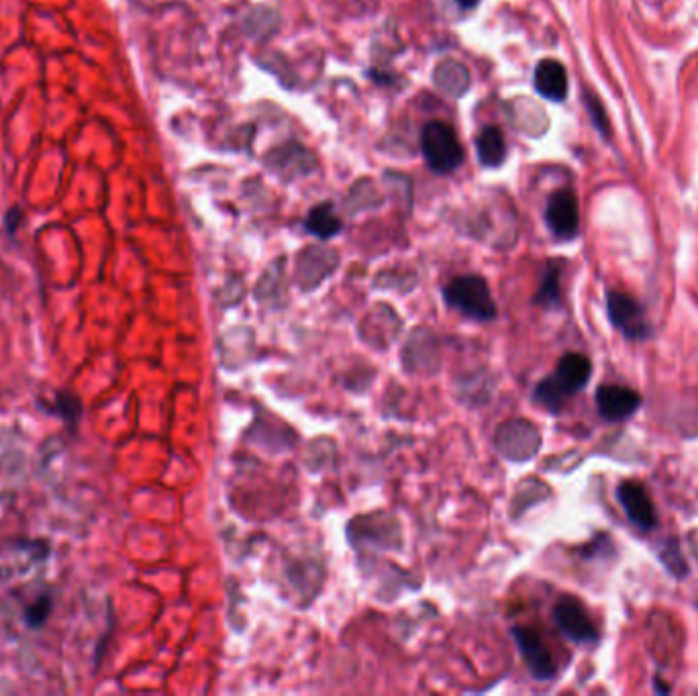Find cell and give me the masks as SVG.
Wrapping results in <instances>:
<instances>
[{"instance_id": "6da1fadb", "label": "cell", "mask_w": 698, "mask_h": 696, "mask_svg": "<svg viewBox=\"0 0 698 696\" xmlns=\"http://www.w3.org/2000/svg\"><path fill=\"white\" fill-rule=\"evenodd\" d=\"M592 374L590 360L582 354H566L558 366L556 374L545 378L535 388V401L550 413H560L570 396L580 392Z\"/></svg>"}, {"instance_id": "7a4b0ae2", "label": "cell", "mask_w": 698, "mask_h": 696, "mask_svg": "<svg viewBox=\"0 0 698 696\" xmlns=\"http://www.w3.org/2000/svg\"><path fill=\"white\" fill-rule=\"evenodd\" d=\"M447 307L460 311L474 321H492L496 317V305L490 288L480 276H460L443 288Z\"/></svg>"}, {"instance_id": "3957f363", "label": "cell", "mask_w": 698, "mask_h": 696, "mask_svg": "<svg viewBox=\"0 0 698 696\" xmlns=\"http://www.w3.org/2000/svg\"><path fill=\"white\" fill-rule=\"evenodd\" d=\"M421 149L425 162L437 174L454 172L464 162V149L458 135L441 121H431L423 127Z\"/></svg>"}, {"instance_id": "277c9868", "label": "cell", "mask_w": 698, "mask_h": 696, "mask_svg": "<svg viewBox=\"0 0 698 696\" xmlns=\"http://www.w3.org/2000/svg\"><path fill=\"white\" fill-rule=\"evenodd\" d=\"M607 311L611 323L627 337L633 341L647 339L652 333L650 323L645 319L643 309L635 303V298H631L625 292L611 290L607 294Z\"/></svg>"}, {"instance_id": "5b68a950", "label": "cell", "mask_w": 698, "mask_h": 696, "mask_svg": "<svg viewBox=\"0 0 698 696\" xmlns=\"http://www.w3.org/2000/svg\"><path fill=\"white\" fill-rule=\"evenodd\" d=\"M496 443H498V450H501L503 456H507L509 460H515V462H523V460H529L537 454L539 445H541V437H539V431L531 423H527L523 419H515V421H509L501 429H498Z\"/></svg>"}, {"instance_id": "8992f818", "label": "cell", "mask_w": 698, "mask_h": 696, "mask_svg": "<svg viewBox=\"0 0 698 696\" xmlns=\"http://www.w3.org/2000/svg\"><path fill=\"white\" fill-rule=\"evenodd\" d=\"M513 637L531 676L535 680H552L556 676V662L541 635L531 627H513Z\"/></svg>"}, {"instance_id": "52a82bcc", "label": "cell", "mask_w": 698, "mask_h": 696, "mask_svg": "<svg viewBox=\"0 0 698 696\" xmlns=\"http://www.w3.org/2000/svg\"><path fill=\"white\" fill-rule=\"evenodd\" d=\"M545 223L558 239H574L580 227L578 201L570 188L556 190L545 207Z\"/></svg>"}, {"instance_id": "ba28073f", "label": "cell", "mask_w": 698, "mask_h": 696, "mask_svg": "<svg viewBox=\"0 0 698 696\" xmlns=\"http://www.w3.org/2000/svg\"><path fill=\"white\" fill-rule=\"evenodd\" d=\"M554 621L558 629L574 643H596L598 631L586 609L574 596H562L554 607Z\"/></svg>"}, {"instance_id": "9c48e42d", "label": "cell", "mask_w": 698, "mask_h": 696, "mask_svg": "<svg viewBox=\"0 0 698 696\" xmlns=\"http://www.w3.org/2000/svg\"><path fill=\"white\" fill-rule=\"evenodd\" d=\"M641 405V396L621 384H605L596 390V407L598 415L605 421H625L629 419Z\"/></svg>"}, {"instance_id": "30bf717a", "label": "cell", "mask_w": 698, "mask_h": 696, "mask_svg": "<svg viewBox=\"0 0 698 696\" xmlns=\"http://www.w3.org/2000/svg\"><path fill=\"white\" fill-rule=\"evenodd\" d=\"M619 503L623 511L627 513L629 521L639 527L641 531H652L658 525L656 509L650 499V494L639 484V482H625L617 490Z\"/></svg>"}, {"instance_id": "8fae6325", "label": "cell", "mask_w": 698, "mask_h": 696, "mask_svg": "<svg viewBox=\"0 0 698 696\" xmlns=\"http://www.w3.org/2000/svg\"><path fill=\"white\" fill-rule=\"evenodd\" d=\"M535 90L547 101L562 103L568 96V74L566 68L556 60H541L533 74Z\"/></svg>"}, {"instance_id": "7c38bea8", "label": "cell", "mask_w": 698, "mask_h": 696, "mask_svg": "<svg viewBox=\"0 0 698 696\" xmlns=\"http://www.w3.org/2000/svg\"><path fill=\"white\" fill-rule=\"evenodd\" d=\"M476 147H478V160L482 162V166H488V168L501 166L507 158L505 135L494 125H488L480 131L476 139Z\"/></svg>"}, {"instance_id": "4fadbf2b", "label": "cell", "mask_w": 698, "mask_h": 696, "mask_svg": "<svg viewBox=\"0 0 698 696\" xmlns=\"http://www.w3.org/2000/svg\"><path fill=\"white\" fill-rule=\"evenodd\" d=\"M435 82L443 92L452 94V96H462L468 90L470 74H468V68L464 64H460L456 60H447V62L437 66Z\"/></svg>"}, {"instance_id": "5bb4252c", "label": "cell", "mask_w": 698, "mask_h": 696, "mask_svg": "<svg viewBox=\"0 0 698 696\" xmlns=\"http://www.w3.org/2000/svg\"><path fill=\"white\" fill-rule=\"evenodd\" d=\"M341 221L333 213V207L329 203H321L311 209V213L305 219V229L313 233L319 239H331L341 231Z\"/></svg>"}, {"instance_id": "9a60e30c", "label": "cell", "mask_w": 698, "mask_h": 696, "mask_svg": "<svg viewBox=\"0 0 698 696\" xmlns=\"http://www.w3.org/2000/svg\"><path fill=\"white\" fill-rule=\"evenodd\" d=\"M41 407L45 409V413L60 417L70 427H74L82 417V401L70 390L56 392L54 399L47 401V405H41Z\"/></svg>"}, {"instance_id": "2e32d148", "label": "cell", "mask_w": 698, "mask_h": 696, "mask_svg": "<svg viewBox=\"0 0 698 696\" xmlns=\"http://www.w3.org/2000/svg\"><path fill=\"white\" fill-rule=\"evenodd\" d=\"M535 303L545 309H554L560 305V270L556 264H550V268L545 270Z\"/></svg>"}, {"instance_id": "e0dca14e", "label": "cell", "mask_w": 698, "mask_h": 696, "mask_svg": "<svg viewBox=\"0 0 698 696\" xmlns=\"http://www.w3.org/2000/svg\"><path fill=\"white\" fill-rule=\"evenodd\" d=\"M662 562L666 564V568L676 576V578H682L688 574V568H686V560L682 558L680 554V548H678V543L676 539H670L666 543V548L662 550Z\"/></svg>"}, {"instance_id": "ac0fdd59", "label": "cell", "mask_w": 698, "mask_h": 696, "mask_svg": "<svg viewBox=\"0 0 698 696\" xmlns=\"http://www.w3.org/2000/svg\"><path fill=\"white\" fill-rule=\"evenodd\" d=\"M49 611H52V599H49L47 594H43V596H39V599L31 607H27V613H25L27 625L35 627V629L41 627L47 621Z\"/></svg>"}, {"instance_id": "d6986e66", "label": "cell", "mask_w": 698, "mask_h": 696, "mask_svg": "<svg viewBox=\"0 0 698 696\" xmlns=\"http://www.w3.org/2000/svg\"><path fill=\"white\" fill-rule=\"evenodd\" d=\"M586 107H588V113L592 115V121L594 125L601 129L605 135L609 133V125H607V117H605V111H603V105L598 103V98L594 96H588V101H586Z\"/></svg>"}, {"instance_id": "ffe728a7", "label": "cell", "mask_w": 698, "mask_h": 696, "mask_svg": "<svg viewBox=\"0 0 698 696\" xmlns=\"http://www.w3.org/2000/svg\"><path fill=\"white\" fill-rule=\"evenodd\" d=\"M21 221H23V211H21L19 207L9 209V213H7V217H5L7 231H9L11 235H15V233H17V229H19V225H21Z\"/></svg>"}, {"instance_id": "44dd1931", "label": "cell", "mask_w": 698, "mask_h": 696, "mask_svg": "<svg viewBox=\"0 0 698 696\" xmlns=\"http://www.w3.org/2000/svg\"><path fill=\"white\" fill-rule=\"evenodd\" d=\"M458 5L462 9H474L478 5V0H458Z\"/></svg>"}]
</instances>
